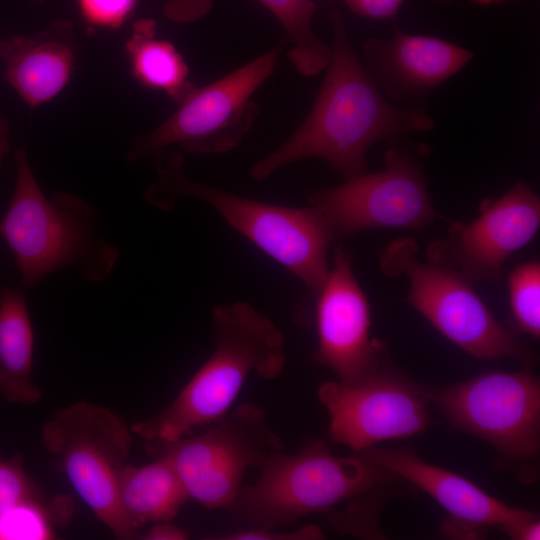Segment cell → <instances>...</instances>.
Masks as SVG:
<instances>
[{"label": "cell", "mask_w": 540, "mask_h": 540, "mask_svg": "<svg viewBox=\"0 0 540 540\" xmlns=\"http://www.w3.org/2000/svg\"><path fill=\"white\" fill-rule=\"evenodd\" d=\"M331 58L314 104L298 128L250 169L255 180L306 159H321L345 179L367 172V152L435 128L425 110L393 104L376 86L355 51L340 14L330 17Z\"/></svg>", "instance_id": "cell-1"}, {"label": "cell", "mask_w": 540, "mask_h": 540, "mask_svg": "<svg viewBox=\"0 0 540 540\" xmlns=\"http://www.w3.org/2000/svg\"><path fill=\"white\" fill-rule=\"evenodd\" d=\"M214 350L175 399L130 429L151 444L172 442L222 418L247 377L277 378L286 361L277 326L246 302L221 304L212 312Z\"/></svg>", "instance_id": "cell-2"}, {"label": "cell", "mask_w": 540, "mask_h": 540, "mask_svg": "<svg viewBox=\"0 0 540 540\" xmlns=\"http://www.w3.org/2000/svg\"><path fill=\"white\" fill-rule=\"evenodd\" d=\"M14 160L15 186L0 236L13 253L22 285L31 289L67 266H76L86 281L106 280L120 253L97 233L96 210L68 192L47 197L24 148L14 152Z\"/></svg>", "instance_id": "cell-3"}, {"label": "cell", "mask_w": 540, "mask_h": 540, "mask_svg": "<svg viewBox=\"0 0 540 540\" xmlns=\"http://www.w3.org/2000/svg\"><path fill=\"white\" fill-rule=\"evenodd\" d=\"M157 179L144 199L163 211L182 197L212 206L225 222L257 248L295 275L312 294L323 285L328 271V250L335 240L323 214L314 206L289 207L242 197L189 179L183 157L175 151L155 156Z\"/></svg>", "instance_id": "cell-4"}, {"label": "cell", "mask_w": 540, "mask_h": 540, "mask_svg": "<svg viewBox=\"0 0 540 540\" xmlns=\"http://www.w3.org/2000/svg\"><path fill=\"white\" fill-rule=\"evenodd\" d=\"M261 470L259 479L241 487L228 509L246 528H277L326 512L397 478L361 451L335 456L319 439L305 441L295 454H276Z\"/></svg>", "instance_id": "cell-5"}, {"label": "cell", "mask_w": 540, "mask_h": 540, "mask_svg": "<svg viewBox=\"0 0 540 540\" xmlns=\"http://www.w3.org/2000/svg\"><path fill=\"white\" fill-rule=\"evenodd\" d=\"M41 441L53 464L116 538L141 536L120 501L119 481L132 438L117 415L86 401L74 403L43 425Z\"/></svg>", "instance_id": "cell-6"}, {"label": "cell", "mask_w": 540, "mask_h": 540, "mask_svg": "<svg viewBox=\"0 0 540 540\" xmlns=\"http://www.w3.org/2000/svg\"><path fill=\"white\" fill-rule=\"evenodd\" d=\"M410 238L396 239L380 256L382 271L406 276L408 302L442 335L480 360L513 359L532 364L535 354L497 322L461 273L449 266L418 257Z\"/></svg>", "instance_id": "cell-7"}, {"label": "cell", "mask_w": 540, "mask_h": 540, "mask_svg": "<svg viewBox=\"0 0 540 540\" xmlns=\"http://www.w3.org/2000/svg\"><path fill=\"white\" fill-rule=\"evenodd\" d=\"M280 51L281 46H276L225 76L195 87L162 123L132 141L127 160L155 158L171 145L192 154L236 148L260 113L253 96L273 74Z\"/></svg>", "instance_id": "cell-8"}, {"label": "cell", "mask_w": 540, "mask_h": 540, "mask_svg": "<svg viewBox=\"0 0 540 540\" xmlns=\"http://www.w3.org/2000/svg\"><path fill=\"white\" fill-rule=\"evenodd\" d=\"M150 447L169 458L189 498L208 509H229L247 469H261L283 451L264 410L253 403L228 411L198 434Z\"/></svg>", "instance_id": "cell-9"}, {"label": "cell", "mask_w": 540, "mask_h": 540, "mask_svg": "<svg viewBox=\"0 0 540 540\" xmlns=\"http://www.w3.org/2000/svg\"><path fill=\"white\" fill-rule=\"evenodd\" d=\"M392 144L385 168L345 179L309 197L328 222L335 239L374 228L426 229L437 214L432 205L421 156L426 148Z\"/></svg>", "instance_id": "cell-10"}, {"label": "cell", "mask_w": 540, "mask_h": 540, "mask_svg": "<svg viewBox=\"0 0 540 540\" xmlns=\"http://www.w3.org/2000/svg\"><path fill=\"white\" fill-rule=\"evenodd\" d=\"M427 390L430 402L455 430L481 438L508 458L538 455L540 382L530 371H487Z\"/></svg>", "instance_id": "cell-11"}, {"label": "cell", "mask_w": 540, "mask_h": 540, "mask_svg": "<svg viewBox=\"0 0 540 540\" xmlns=\"http://www.w3.org/2000/svg\"><path fill=\"white\" fill-rule=\"evenodd\" d=\"M318 397L330 416V438L352 451L421 433L430 423L427 388L391 368L380 366L351 385L326 382Z\"/></svg>", "instance_id": "cell-12"}, {"label": "cell", "mask_w": 540, "mask_h": 540, "mask_svg": "<svg viewBox=\"0 0 540 540\" xmlns=\"http://www.w3.org/2000/svg\"><path fill=\"white\" fill-rule=\"evenodd\" d=\"M540 226V199L524 181L497 199H485L473 222L451 224L447 236L427 248L431 262L454 268L471 283L493 281Z\"/></svg>", "instance_id": "cell-13"}, {"label": "cell", "mask_w": 540, "mask_h": 540, "mask_svg": "<svg viewBox=\"0 0 540 540\" xmlns=\"http://www.w3.org/2000/svg\"><path fill=\"white\" fill-rule=\"evenodd\" d=\"M315 296L318 348L313 360L331 369L343 384L358 383L377 371L380 349L370 338L369 302L351 256L341 245Z\"/></svg>", "instance_id": "cell-14"}, {"label": "cell", "mask_w": 540, "mask_h": 540, "mask_svg": "<svg viewBox=\"0 0 540 540\" xmlns=\"http://www.w3.org/2000/svg\"><path fill=\"white\" fill-rule=\"evenodd\" d=\"M469 49L442 38L408 34L397 26L389 39L369 38L362 62L381 92L400 106L424 110L430 94L473 58Z\"/></svg>", "instance_id": "cell-15"}, {"label": "cell", "mask_w": 540, "mask_h": 540, "mask_svg": "<svg viewBox=\"0 0 540 540\" xmlns=\"http://www.w3.org/2000/svg\"><path fill=\"white\" fill-rule=\"evenodd\" d=\"M372 463L409 481L435 499L450 517L504 531L535 513L511 507L489 495L468 479L421 460L409 449L370 447L360 450Z\"/></svg>", "instance_id": "cell-16"}, {"label": "cell", "mask_w": 540, "mask_h": 540, "mask_svg": "<svg viewBox=\"0 0 540 540\" xmlns=\"http://www.w3.org/2000/svg\"><path fill=\"white\" fill-rule=\"evenodd\" d=\"M3 78L30 107L55 98L67 86L75 63L72 25L57 21L30 36L0 38Z\"/></svg>", "instance_id": "cell-17"}, {"label": "cell", "mask_w": 540, "mask_h": 540, "mask_svg": "<svg viewBox=\"0 0 540 540\" xmlns=\"http://www.w3.org/2000/svg\"><path fill=\"white\" fill-rule=\"evenodd\" d=\"M34 331L21 289L0 287V394L31 405L42 395L32 380Z\"/></svg>", "instance_id": "cell-18"}, {"label": "cell", "mask_w": 540, "mask_h": 540, "mask_svg": "<svg viewBox=\"0 0 540 540\" xmlns=\"http://www.w3.org/2000/svg\"><path fill=\"white\" fill-rule=\"evenodd\" d=\"M119 494L123 510L136 528L148 522L172 521L189 498L172 462L159 455L154 462L121 473Z\"/></svg>", "instance_id": "cell-19"}, {"label": "cell", "mask_w": 540, "mask_h": 540, "mask_svg": "<svg viewBox=\"0 0 540 540\" xmlns=\"http://www.w3.org/2000/svg\"><path fill=\"white\" fill-rule=\"evenodd\" d=\"M133 76L142 85L164 92L176 104L196 86L189 80V67L168 40L155 35V23L141 20L125 45Z\"/></svg>", "instance_id": "cell-20"}, {"label": "cell", "mask_w": 540, "mask_h": 540, "mask_svg": "<svg viewBox=\"0 0 540 540\" xmlns=\"http://www.w3.org/2000/svg\"><path fill=\"white\" fill-rule=\"evenodd\" d=\"M280 22L291 48L289 59L296 71L306 77L324 71L331 58L330 46L314 33L313 0H259Z\"/></svg>", "instance_id": "cell-21"}, {"label": "cell", "mask_w": 540, "mask_h": 540, "mask_svg": "<svg viewBox=\"0 0 540 540\" xmlns=\"http://www.w3.org/2000/svg\"><path fill=\"white\" fill-rule=\"evenodd\" d=\"M57 510L41 498L22 501L0 513V540H51L56 538L53 523L62 522ZM70 513V512H69Z\"/></svg>", "instance_id": "cell-22"}, {"label": "cell", "mask_w": 540, "mask_h": 540, "mask_svg": "<svg viewBox=\"0 0 540 540\" xmlns=\"http://www.w3.org/2000/svg\"><path fill=\"white\" fill-rule=\"evenodd\" d=\"M509 301L515 327L533 338L540 336V263L518 265L508 276Z\"/></svg>", "instance_id": "cell-23"}, {"label": "cell", "mask_w": 540, "mask_h": 540, "mask_svg": "<svg viewBox=\"0 0 540 540\" xmlns=\"http://www.w3.org/2000/svg\"><path fill=\"white\" fill-rule=\"evenodd\" d=\"M39 488L25 472L22 459L0 460V513L22 501L41 498Z\"/></svg>", "instance_id": "cell-24"}, {"label": "cell", "mask_w": 540, "mask_h": 540, "mask_svg": "<svg viewBox=\"0 0 540 540\" xmlns=\"http://www.w3.org/2000/svg\"><path fill=\"white\" fill-rule=\"evenodd\" d=\"M83 19L92 27L115 29L132 14L137 0H76Z\"/></svg>", "instance_id": "cell-25"}, {"label": "cell", "mask_w": 540, "mask_h": 540, "mask_svg": "<svg viewBox=\"0 0 540 540\" xmlns=\"http://www.w3.org/2000/svg\"><path fill=\"white\" fill-rule=\"evenodd\" d=\"M278 528H245L215 539L221 540H317L323 539L321 529L315 525L289 531Z\"/></svg>", "instance_id": "cell-26"}, {"label": "cell", "mask_w": 540, "mask_h": 540, "mask_svg": "<svg viewBox=\"0 0 540 540\" xmlns=\"http://www.w3.org/2000/svg\"><path fill=\"white\" fill-rule=\"evenodd\" d=\"M212 5L213 0H167L163 13L175 23L187 24L208 14Z\"/></svg>", "instance_id": "cell-27"}, {"label": "cell", "mask_w": 540, "mask_h": 540, "mask_svg": "<svg viewBox=\"0 0 540 540\" xmlns=\"http://www.w3.org/2000/svg\"><path fill=\"white\" fill-rule=\"evenodd\" d=\"M405 0H343L348 9L365 18L393 19ZM449 2L451 0H437Z\"/></svg>", "instance_id": "cell-28"}, {"label": "cell", "mask_w": 540, "mask_h": 540, "mask_svg": "<svg viewBox=\"0 0 540 540\" xmlns=\"http://www.w3.org/2000/svg\"><path fill=\"white\" fill-rule=\"evenodd\" d=\"M505 532L510 538L517 540H539L540 539V521L537 515L525 520L516 522L507 527Z\"/></svg>", "instance_id": "cell-29"}, {"label": "cell", "mask_w": 540, "mask_h": 540, "mask_svg": "<svg viewBox=\"0 0 540 540\" xmlns=\"http://www.w3.org/2000/svg\"><path fill=\"white\" fill-rule=\"evenodd\" d=\"M147 540H185L188 534L182 528L174 525L171 521L157 522L143 537Z\"/></svg>", "instance_id": "cell-30"}, {"label": "cell", "mask_w": 540, "mask_h": 540, "mask_svg": "<svg viewBox=\"0 0 540 540\" xmlns=\"http://www.w3.org/2000/svg\"><path fill=\"white\" fill-rule=\"evenodd\" d=\"M10 151V125L7 119L0 115V166Z\"/></svg>", "instance_id": "cell-31"}, {"label": "cell", "mask_w": 540, "mask_h": 540, "mask_svg": "<svg viewBox=\"0 0 540 540\" xmlns=\"http://www.w3.org/2000/svg\"><path fill=\"white\" fill-rule=\"evenodd\" d=\"M471 1L480 5H493V4H501V3L511 1V0H471Z\"/></svg>", "instance_id": "cell-32"}, {"label": "cell", "mask_w": 540, "mask_h": 540, "mask_svg": "<svg viewBox=\"0 0 540 540\" xmlns=\"http://www.w3.org/2000/svg\"><path fill=\"white\" fill-rule=\"evenodd\" d=\"M31 1L37 4L42 2V0H31Z\"/></svg>", "instance_id": "cell-33"}]
</instances>
